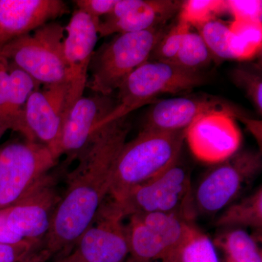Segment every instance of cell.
<instances>
[{"label":"cell","mask_w":262,"mask_h":262,"mask_svg":"<svg viewBox=\"0 0 262 262\" xmlns=\"http://www.w3.org/2000/svg\"><path fill=\"white\" fill-rule=\"evenodd\" d=\"M63 56L67 68V97L64 122L71 108L83 96L88 72L98 41V29L89 15L80 10L72 15L64 27Z\"/></svg>","instance_id":"11"},{"label":"cell","mask_w":262,"mask_h":262,"mask_svg":"<svg viewBox=\"0 0 262 262\" xmlns=\"http://www.w3.org/2000/svg\"><path fill=\"white\" fill-rule=\"evenodd\" d=\"M261 168V151H237L218 163L192 189L187 210L189 218L194 221L196 215L223 211L252 184Z\"/></svg>","instance_id":"4"},{"label":"cell","mask_w":262,"mask_h":262,"mask_svg":"<svg viewBox=\"0 0 262 262\" xmlns=\"http://www.w3.org/2000/svg\"><path fill=\"white\" fill-rule=\"evenodd\" d=\"M262 23L237 21L229 24V48L233 59H251L261 50Z\"/></svg>","instance_id":"23"},{"label":"cell","mask_w":262,"mask_h":262,"mask_svg":"<svg viewBox=\"0 0 262 262\" xmlns=\"http://www.w3.org/2000/svg\"><path fill=\"white\" fill-rule=\"evenodd\" d=\"M164 25L142 32L120 34L102 48L93 62L92 77L87 87L110 96L150 55L165 34Z\"/></svg>","instance_id":"5"},{"label":"cell","mask_w":262,"mask_h":262,"mask_svg":"<svg viewBox=\"0 0 262 262\" xmlns=\"http://www.w3.org/2000/svg\"><path fill=\"white\" fill-rule=\"evenodd\" d=\"M182 3L173 0H139V4L119 20L110 24H99L98 34L106 37L115 33L142 32L165 25L180 10Z\"/></svg>","instance_id":"18"},{"label":"cell","mask_w":262,"mask_h":262,"mask_svg":"<svg viewBox=\"0 0 262 262\" xmlns=\"http://www.w3.org/2000/svg\"><path fill=\"white\" fill-rule=\"evenodd\" d=\"M225 10V1L188 0L183 2L179 18L196 28Z\"/></svg>","instance_id":"26"},{"label":"cell","mask_w":262,"mask_h":262,"mask_svg":"<svg viewBox=\"0 0 262 262\" xmlns=\"http://www.w3.org/2000/svg\"><path fill=\"white\" fill-rule=\"evenodd\" d=\"M196 29L212 55L221 59H233L229 48V25L213 18Z\"/></svg>","instance_id":"25"},{"label":"cell","mask_w":262,"mask_h":262,"mask_svg":"<svg viewBox=\"0 0 262 262\" xmlns=\"http://www.w3.org/2000/svg\"><path fill=\"white\" fill-rule=\"evenodd\" d=\"M64 27L48 23L0 48V54L46 86L65 84Z\"/></svg>","instance_id":"6"},{"label":"cell","mask_w":262,"mask_h":262,"mask_svg":"<svg viewBox=\"0 0 262 262\" xmlns=\"http://www.w3.org/2000/svg\"><path fill=\"white\" fill-rule=\"evenodd\" d=\"M192 189L190 173L178 161L155 178L133 188L122 200L115 202L126 217L155 212L183 211L187 215Z\"/></svg>","instance_id":"10"},{"label":"cell","mask_w":262,"mask_h":262,"mask_svg":"<svg viewBox=\"0 0 262 262\" xmlns=\"http://www.w3.org/2000/svg\"><path fill=\"white\" fill-rule=\"evenodd\" d=\"M8 130H10V125L4 120H0V139Z\"/></svg>","instance_id":"36"},{"label":"cell","mask_w":262,"mask_h":262,"mask_svg":"<svg viewBox=\"0 0 262 262\" xmlns=\"http://www.w3.org/2000/svg\"><path fill=\"white\" fill-rule=\"evenodd\" d=\"M9 88V61L0 54V113L8 101Z\"/></svg>","instance_id":"32"},{"label":"cell","mask_w":262,"mask_h":262,"mask_svg":"<svg viewBox=\"0 0 262 262\" xmlns=\"http://www.w3.org/2000/svg\"><path fill=\"white\" fill-rule=\"evenodd\" d=\"M226 10L234 20L262 23V2L258 0H230L225 1Z\"/></svg>","instance_id":"29"},{"label":"cell","mask_w":262,"mask_h":262,"mask_svg":"<svg viewBox=\"0 0 262 262\" xmlns=\"http://www.w3.org/2000/svg\"><path fill=\"white\" fill-rule=\"evenodd\" d=\"M57 179L49 172L14 205L5 208L10 228L24 239L41 243L47 235L61 198Z\"/></svg>","instance_id":"12"},{"label":"cell","mask_w":262,"mask_h":262,"mask_svg":"<svg viewBox=\"0 0 262 262\" xmlns=\"http://www.w3.org/2000/svg\"><path fill=\"white\" fill-rule=\"evenodd\" d=\"M212 56L201 36L189 31L184 36L177 55L170 62L187 70L200 72L211 62Z\"/></svg>","instance_id":"24"},{"label":"cell","mask_w":262,"mask_h":262,"mask_svg":"<svg viewBox=\"0 0 262 262\" xmlns=\"http://www.w3.org/2000/svg\"><path fill=\"white\" fill-rule=\"evenodd\" d=\"M213 242L223 253L225 262H262L258 241L244 229H224Z\"/></svg>","instance_id":"21"},{"label":"cell","mask_w":262,"mask_h":262,"mask_svg":"<svg viewBox=\"0 0 262 262\" xmlns=\"http://www.w3.org/2000/svg\"><path fill=\"white\" fill-rule=\"evenodd\" d=\"M211 113H223L239 119L246 114L232 103L220 98L198 96L160 101L151 108L144 129L176 131L187 129L196 119Z\"/></svg>","instance_id":"15"},{"label":"cell","mask_w":262,"mask_h":262,"mask_svg":"<svg viewBox=\"0 0 262 262\" xmlns=\"http://www.w3.org/2000/svg\"><path fill=\"white\" fill-rule=\"evenodd\" d=\"M117 2V0H76L74 3L78 8L77 10L89 15L98 29L101 17L108 15Z\"/></svg>","instance_id":"31"},{"label":"cell","mask_w":262,"mask_h":262,"mask_svg":"<svg viewBox=\"0 0 262 262\" xmlns=\"http://www.w3.org/2000/svg\"><path fill=\"white\" fill-rule=\"evenodd\" d=\"M161 262H221L213 241L193 225L182 242Z\"/></svg>","instance_id":"22"},{"label":"cell","mask_w":262,"mask_h":262,"mask_svg":"<svg viewBox=\"0 0 262 262\" xmlns=\"http://www.w3.org/2000/svg\"><path fill=\"white\" fill-rule=\"evenodd\" d=\"M126 215L113 199L105 200L73 249L55 262H125L129 255Z\"/></svg>","instance_id":"9"},{"label":"cell","mask_w":262,"mask_h":262,"mask_svg":"<svg viewBox=\"0 0 262 262\" xmlns=\"http://www.w3.org/2000/svg\"><path fill=\"white\" fill-rule=\"evenodd\" d=\"M67 13L61 0H0V48Z\"/></svg>","instance_id":"16"},{"label":"cell","mask_w":262,"mask_h":262,"mask_svg":"<svg viewBox=\"0 0 262 262\" xmlns=\"http://www.w3.org/2000/svg\"><path fill=\"white\" fill-rule=\"evenodd\" d=\"M0 149H1V148H0Z\"/></svg>","instance_id":"37"},{"label":"cell","mask_w":262,"mask_h":262,"mask_svg":"<svg viewBox=\"0 0 262 262\" xmlns=\"http://www.w3.org/2000/svg\"><path fill=\"white\" fill-rule=\"evenodd\" d=\"M66 97V83L46 86L31 94L24 110L27 141L47 146L58 159L61 156Z\"/></svg>","instance_id":"13"},{"label":"cell","mask_w":262,"mask_h":262,"mask_svg":"<svg viewBox=\"0 0 262 262\" xmlns=\"http://www.w3.org/2000/svg\"><path fill=\"white\" fill-rule=\"evenodd\" d=\"M239 120L243 121L246 127H248L250 132L253 134V136L256 138V141L260 146H261V122L256 121V120H251L248 117H244L239 119Z\"/></svg>","instance_id":"34"},{"label":"cell","mask_w":262,"mask_h":262,"mask_svg":"<svg viewBox=\"0 0 262 262\" xmlns=\"http://www.w3.org/2000/svg\"><path fill=\"white\" fill-rule=\"evenodd\" d=\"M10 88L8 101L0 113V120L10 124V130L20 133L28 139L24 110L31 94L39 84L31 76L9 61Z\"/></svg>","instance_id":"19"},{"label":"cell","mask_w":262,"mask_h":262,"mask_svg":"<svg viewBox=\"0 0 262 262\" xmlns=\"http://www.w3.org/2000/svg\"><path fill=\"white\" fill-rule=\"evenodd\" d=\"M51 258L49 253L45 249H41L33 253L27 260L23 262H47Z\"/></svg>","instance_id":"35"},{"label":"cell","mask_w":262,"mask_h":262,"mask_svg":"<svg viewBox=\"0 0 262 262\" xmlns=\"http://www.w3.org/2000/svg\"><path fill=\"white\" fill-rule=\"evenodd\" d=\"M232 78L234 83L246 91L258 113H262V80L261 71L251 67H238L233 71Z\"/></svg>","instance_id":"28"},{"label":"cell","mask_w":262,"mask_h":262,"mask_svg":"<svg viewBox=\"0 0 262 262\" xmlns=\"http://www.w3.org/2000/svg\"><path fill=\"white\" fill-rule=\"evenodd\" d=\"M186 129H143L126 142L117 158L108 195L120 201L133 188L155 178L179 161Z\"/></svg>","instance_id":"2"},{"label":"cell","mask_w":262,"mask_h":262,"mask_svg":"<svg viewBox=\"0 0 262 262\" xmlns=\"http://www.w3.org/2000/svg\"><path fill=\"white\" fill-rule=\"evenodd\" d=\"M40 244L31 241L15 244L0 243V262H23L36 252Z\"/></svg>","instance_id":"30"},{"label":"cell","mask_w":262,"mask_h":262,"mask_svg":"<svg viewBox=\"0 0 262 262\" xmlns=\"http://www.w3.org/2000/svg\"><path fill=\"white\" fill-rule=\"evenodd\" d=\"M58 158L34 141L13 142L0 149V209L14 205L56 166Z\"/></svg>","instance_id":"8"},{"label":"cell","mask_w":262,"mask_h":262,"mask_svg":"<svg viewBox=\"0 0 262 262\" xmlns=\"http://www.w3.org/2000/svg\"><path fill=\"white\" fill-rule=\"evenodd\" d=\"M128 217L129 255L125 262L163 259L182 242L194 225L183 211L136 213Z\"/></svg>","instance_id":"7"},{"label":"cell","mask_w":262,"mask_h":262,"mask_svg":"<svg viewBox=\"0 0 262 262\" xmlns=\"http://www.w3.org/2000/svg\"><path fill=\"white\" fill-rule=\"evenodd\" d=\"M189 24L179 18L178 22L169 29L156 45L148 61L170 62L177 55L184 36L190 31Z\"/></svg>","instance_id":"27"},{"label":"cell","mask_w":262,"mask_h":262,"mask_svg":"<svg viewBox=\"0 0 262 262\" xmlns=\"http://www.w3.org/2000/svg\"><path fill=\"white\" fill-rule=\"evenodd\" d=\"M25 241H28V239H24L21 236L19 235L10 228L7 220L5 208L0 209V243L15 244Z\"/></svg>","instance_id":"33"},{"label":"cell","mask_w":262,"mask_h":262,"mask_svg":"<svg viewBox=\"0 0 262 262\" xmlns=\"http://www.w3.org/2000/svg\"><path fill=\"white\" fill-rule=\"evenodd\" d=\"M185 140L196 159L218 164L238 151L242 134L234 117L211 113L196 119L186 129Z\"/></svg>","instance_id":"14"},{"label":"cell","mask_w":262,"mask_h":262,"mask_svg":"<svg viewBox=\"0 0 262 262\" xmlns=\"http://www.w3.org/2000/svg\"><path fill=\"white\" fill-rule=\"evenodd\" d=\"M207 77L198 71L171 62L147 61L134 70L117 89L118 101L98 127L154 101L163 94L185 92L206 83Z\"/></svg>","instance_id":"3"},{"label":"cell","mask_w":262,"mask_h":262,"mask_svg":"<svg viewBox=\"0 0 262 262\" xmlns=\"http://www.w3.org/2000/svg\"><path fill=\"white\" fill-rule=\"evenodd\" d=\"M127 116L96 129L67 176V188L57 206L44 248L51 257L69 254L94 221L110 193L115 164L130 130Z\"/></svg>","instance_id":"1"},{"label":"cell","mask_w":262,"mask_h":262,"mask_svg":"<svg viewBox=\"0 0 262 262\" xmlns=\"http://www.w3.org/2000/svg\"><path fill=\"white\" fill-rule=\"evenodd\" d=\"M219 228H241L248 227L255 231L252 234L256 241L261 238L262 188L234 202L223 210L215 222Z\"/></svg>","instance_id":"20"},{"label":"cell","mask_w":262,"mask_h":262,"mask_svg":"<svg viewBox=\"0 0 262 262\" xmlns=\"http://www.w3.org/2000/svg\"><path fill=\"white\" fill-rule=\"evenodd\" d=\"M116 106L110 96H96L80 98L66 118L62 135L61 152L75 159L87 145L98 124Z\"/></svg>","instance_id":"17"}]
</instances>
